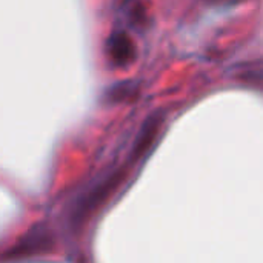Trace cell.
I'll use <instances>...</instances> for the list:
<instances>
[{
    "label": "cell",
    "instance_id": "obj_4",
    "mask_svg": "<svg viewBox=\"0 0 263 263\" xmlns=\"http://www.w3.org/2000/svg\"><path fill=\"white\" fill-rule=\"evenodd\" d=\"M162 120H163V116H159V114H153L149 119H146V122L143 123L142 129L139 131V136L136 139V143H134V148H133V157L137 160L139 157H142L146 149L151 146V143L154 142L157 133H159V128L162 125Z\"/></svg>",
    "mask_w": 263,
    "mask_h": 263
},
{
    "label": "cell",
    "instance_id": "obj_5",
    "mask_svg": "<svg viewBox=\"0 0 263 263\" xmlns=\"http://www.w3.org/2000/svg\"><path fill=\"white\" fill-rule=\"evenodd\" d=\"M133 91V86H131V83H119V85H116L112 89H109L108 91V99L109 100H122V99H125L129 92Z\"/></svg>",
    "mask_w": 263,
    "mask_h": 263
},
{
    "label": "cell",
    "instance_id": "obj_1",
    "mask_svg": "<svg viewBox=\"0 0 263 263\" xmlns=\"http://www.w3.org/2000/svg\"><path fill=\"white\" fill-rule=\"evenodd\" d=\"M123 179V173L117 171L116 174L109 176V179L103 180L100 185H97L96 188H92L88 196H85L79 203H77V210L74 211V217L76 219H85V216L88 213H91L92 210H96L108 196L111 191H114V188H117V185L120 183V180Z\"/></svg>",
    "mask_w": 263,
    "mask_h": 263
},
{
    "label": "cell",
    "instance_id": "obj_3",
    "mask_svg": "<svg viewBox=\"0 0 263 263\" xmlns=\"http://www.w3.org/2000/svg\"><path fill=\"white\" fill-rule=\"evenodd\" d=\"M49 242H51V237H49L48 231H45L43 228H35L23 240H20L18 245L8 253V256L28 257L31 254L46 253L49 250ZM8 256H5V257H8Z\"/></svg>",
    "mask_w": 263,
    "mask_h": 263
},
{
    "label": "cell",
    "instance_id": "obj_2",
    "mask_svg": "<svg viewBox=\"0 0 263 263\" xmlns=\"http://www.w3.org/2000/svg\"><path fill=\"white\" fill-rule=\"evenodd\" d=\"M106 54L114 66H128L136 59V46L123 31H114L106 42Z\"/></svg>",
    "mask_w": 263,
    "mask_h": 263
}]
</instances>
